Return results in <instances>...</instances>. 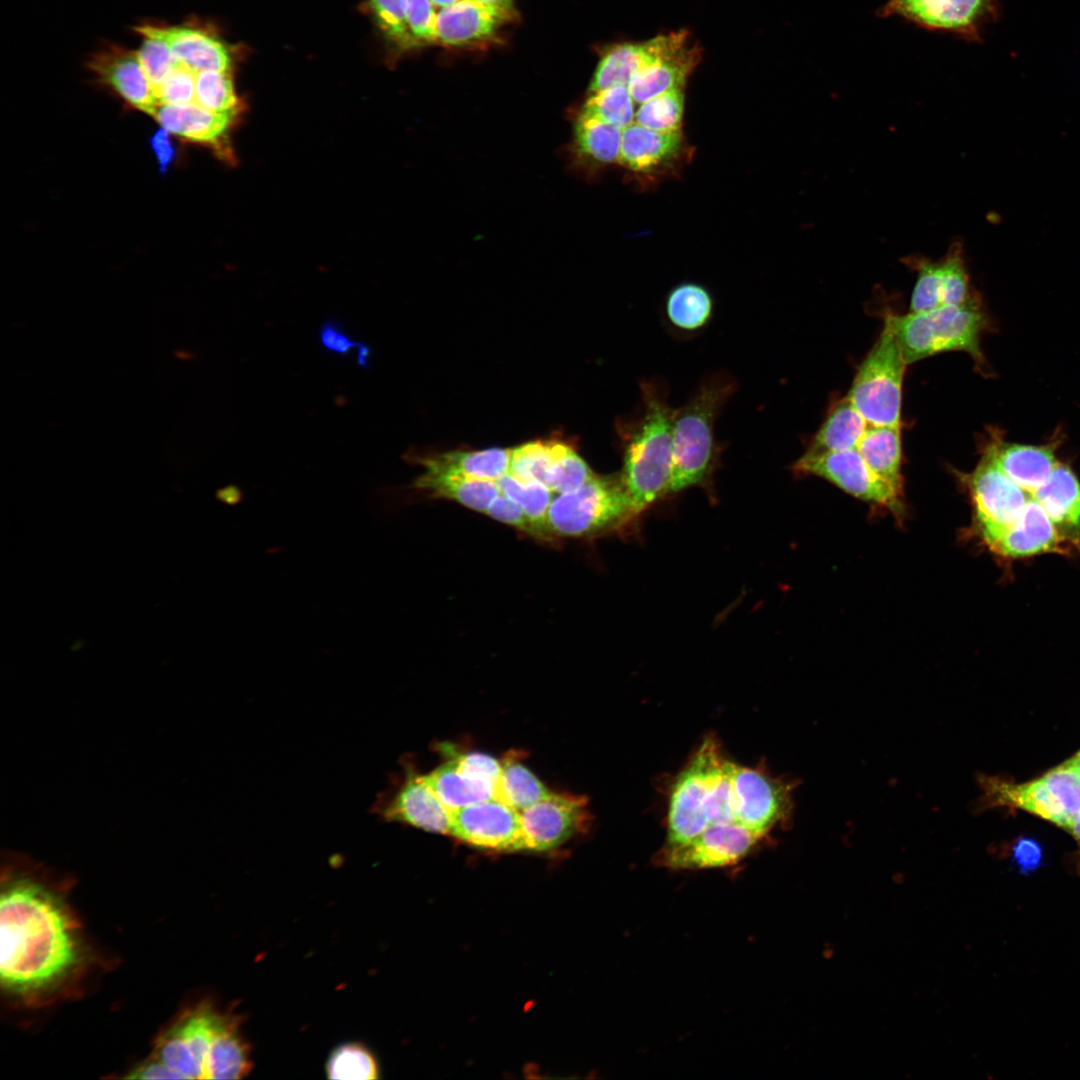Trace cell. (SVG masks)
Segmentation results:
<instances>
[{
    "label": "cell",
    "instance_id": "obj_26",
    "mask_svg": "<svg viewBox=\"0 0 1080 1080\" xmlns=\"http://www.w3.org/2000/svg\"><path fill=\"white\" fill-rule=\"evenodd\" d=\"M1030 496L1043 506L1066 541L1079 542L1080 483L1067 465L1058 463L1044 484Z\"/></svg>",
    "mask_w": 1080,
    "mask_h": 1080
},
{
    "label": "cell",
    "instance_id": "obj_28",
    "mask_svg": "<svg viewBox=\"0 0 1080 1080\" xmlns=\"http://www.w3.org/2000/svg\"><path fill=\"white\" fill-rule=\"evenodd\" d=\"M714 301L704 286L684 282L673 287L664 301V320L674 334L693 336L712 321Z\"/></svg>",
    "mask_w": 1080,
    "mask_h": 1080
},
{
    "label": "cell",
    "instance_id": "obj_31",
    "mask_svg": "<svg viewBox=\"0 0 1080 1080\" xmlns=\"http://www.w3.org/2000/svg\"><path fill=\"white\" fill-rule=\"evenodd\" d=\"M241 1017L228 1014L214 1038L205 1071V1079H241L253 1067L251 1046L242 1036Z\"/></svg>",
    "mask_w": 1080,
    "mask_h": 1080
},
{
    "label": "cell",
    "instance_id": "obj_1",
    "mask_svg": "<svg viewBox=\"0 0 1080 1080\" xmlns=\"http://www.w3.org/2000/svg\"><path fill=\"white\" fill-rule=\"evenodd\" d=\"M0 898V979L27 995L54 986L79 962L77 927L62 899L39 879L7 870Z\"/></svg>",
    "mask_w": 1080,
    "mask_h": 1080
},
{
    "label": "cell",
    "instance_id": "obj_51",
    "mask_svg": "<svg viewBox=\"0 0 1080 1080\" xmlns=\"http://www.w3.org/2000/svg\"><path fill=\"white\" fill-rule=\"evenodd\" d=\"M1042 857L1040 845L1031 838L1024 837L1017 840L1012 849V859L1023 873L1036 870L1041 864Z\"/></svg>",
    "mask_w": 1080,
    "mask_h": 1080
},
{
    "label": "cell",
    "instance_id": "obj_41",
    "mask_svg": "<svg viewBox=\"0 0 1080 1080\" xmlns=\"http://www.w3.org/2000/svg\"><path fill=\"white\" fill-rule=\"evenodd\" d=\"M595 473L571 446L555 441L554 460L545 485L554 493L574 491L589 481Z\"/></svg>",
    "mask_w": 1080,
    "mask_h": 1080
},
{
    "label": "cell",
    "instance_id": "obj_8",
    "mask_svg": "<svg viewBox=\"0 0 1080 1080\" xmlns=\"http://www.w3.org/2000/svg\"><path fill=\"white\" fill-rule=\"evenodd\" d=\"M227 1016L208 1003L184 1011L156 1039L153 1055L181 1079H205L214 1038Z\"/></svg>",
    "mask_w": 1080,
    "mask_h": 1080
},
{
    "label": "cell",
    "instance_id": "obj_21",
    "mask_svg": "<svg viewBox=\"0 0 1080 1080\" xmlns=\"http://www.w3.org/2000/svg\"><path fill=\"white\" fill-rule=\"evenodd\" d=\"M88 66L128 104L151 116L154 114L158 102L136 50L110 47L93 56Z\"/></svg>",
    "mask_w": 1080,
    "mask_h": 1080
},
{
    "label": "cell",
    "instance_id": "obj_20",
    "mask_svg": "<svg viewBox=\"0 0 1080 1080\" xmlns=\"http://www.w3.org/2000/svg\"><path fill=\"white\" fill-rule=\"evenodd\" d=\"M978 782L983 792L980 808H1017L1068 830L1071 820L1043 775L1023 783L982 775Z\"/></svg>",
    "mask_w": 1080,
    "mask_h": 1080
},
{
    "label": "cell",
    "instance_id": "obj_48",
    "mask_svg": "<svg viewBox=\"0 0 1080 1080\" xmlns=\"http://www.w3.org/2000/svg\"><path fill=\"white\" fill-rule=\"evenodd\" d=\"M318 340L326 351L339 357H346L353 350L357 351L364 342L355 340L346 330L343 322L336 318H327L322 322L318 331Z\"/></svg>",
    "mask_w": 1080,
    "mask_h": 1080
},
{
    "label": "cell",
    "instance_id": "obj_46",
    "mask_svg": "<svg viewBox=\"0 0 1080 1080\" xmlns=\"http://www.w3.org/2000/svg\"><path fill=\"white\" fill-rule=\"evenodd\" d=\"M196 74L176 59L170 72L154 90L158 105H181L194 102Z\"/></svg>",
    "mask_w": 1080,
    "mask_h": 1080
},
{
    "label": "cell",
    "instance_id": "obj_49",
    "mask_svg": "<svg viewBox=\"0 0 1080 1080\" xmlns=\"http://www.w3.org/2000/svg\"><path fill=\"white\" fill-rule=\"evenodd\" d=\"M486 515L490 518L517 528L530 536H534L531 524L520 505L503 494L501 491L487 509Z\"/></svg>",
    "mask_w": 1080,
    "mask_h": 1080
},
{
    "label": "cell",
    "instance_id": "obj_36",
    "mask_svg": "<svg viewBox=\"0 0 1080 1080\" xmlns=\"http://www.w3.org/2000/svg\"><path fill=\"white\" fill-rule=\"evenodd\" d=\"M500 491L517 502L523 509L534 532V537L550 539L548 510L554 493L540 482H521L509 474L498 479Z\"/></svg>",
    "mask_w": 1080,
    "mask_h": 1080
},
{
    "label": "cell",
    "instance_id": "obj_6",
    "mask_svg": "<svg viewBox=\"0 0 1080 1080\" xmlns=\"http://www.w3.org/2000/svg\"><path fill=\"white\" fill-rule=\"evenodd\" d=\"M638 516L619 473L595 474L580 488L552 499L548 529L551 536L592 537L623 529Z\"/></svg>",
    "mask_w": 1080,
    "mask_h": 1080
},
{
    "label": "cell",
    "instance_id": "obj_18",
    "mask_svg": "<svg viewBox=\"0 0 1080 1080\" xmlns=\"http://www.w3.org/2000/svg\"><path fill=\"white\" fill-rule=\"evenodd\" d=\"M375 812L389 822L408 824L428 832L451 833V812L428 785L424 775L408 771L389 797L378 800Z\"/></svg>",
    "mask_w": 1080,
    "mask_h": 1080
},
{
    "label": "cell",
    "instance_id": "obj_29",
    "mask_svg": "<svg viewBox=\"0 0 1080 1080\" xmlns=\"http://www.w3.org/2000/svg\"><path fill=\"white\" fill-rule=\"evenodd\" d=\"M511 449L452 451L430 456L407 455L425 471L497 481L508 474Z\"/></svg>",
    "mask_w": 1080,
    "mask_h": 1080
},
{
    "label": "cell",
    "instance_id": "obj_43",
    "mask_svg": "<svg viewBox=\"0 0 1080 1080\" xmlns=\"http://www.w3.org/2000/svg\"><path fill=\"white\" fill-rule=\"evenodd\" d=\"M555 441L525 443L510 454L508 474L521 482H540L545 479L554 460Z\"/></svg>",
    "mask_w": 1080,
    "mask_h": 1080
},
{
    "label": "cell",
    "instance_id": "obj_27",
    "mask_svg": "<svg viewBox=\"0 0 1080 1080\" xmlns=\"http://www.w3.org/2000/svg\"><path fill=\"white\" fill-rule=\"evenodd\" d=\"M700 58L699 49L688 44L638 71L628 88L635 103L676 88H683Z\"/></svg>",
    "mask_w": 1080,
    "mask_h": 1080
},
{
    "label": "cell",
    "instance_id": "obj_32",
    "mask_svg": "<svg viewBox=\"0 0 1080 1080\" xmlns=\"http://www.w3.org/2000/svg\"><path fill=\"white\" fill-rule=\"evenodd\" d=\"M868 426L849 399L844 397L830 409L804 454L820 455L855 449Z\"/></svg>",
    "mask_w": 1080,
    "mask_h": 1080
},
{
    "label": "cell",
    "instance_id": "obj_40",
    "mask_svg": "<svg viewBox=\"0 0 1080 1080\" xmlns=\"http://www.w3.org/2000/svg\"><path fill=\"white\" fill-rule=\"evenodd\" d=\"M684 114L683 88L659 94L644 103L635 112V123L654 131H680Z\"/></svg>",
    "mask_w": 1080,
    "mask_h": 1080
},
{
    "label": "cell",
    "instance_id": "obj_56",
    "mask_svg": "<svg viewBox=\"0 0 1080 1080\" xmlns=\"http://www.w3.org/2000/svg\"><path fill=\"white\" fill-rule=\"evenodd\" d=\"M241 496V490L239 489V487L234 485L225 487L218 492V497L221 498L223 501L229 503H235L239 501Z\"/></svg>",
    "mask_w": 1080,
    "mask_h": 1080
},
{
    "label": "cell",
    "instance_id": "obj_14",
    "mask_svg": "<svg viewBox=\"0 0 1080 1080\" xmlns=\"http://www.w3.org/2000/svg\"><path fill=\"white\" fill-rule=\"evenodd\" d=\"M454 837L480 848L521 850L520 812L492 798L451 811Z\"/></svg>",
    "mask_w": 1080,
    "mask_h": 1080
},
{
    "label": "cell",
    "instance_id": "obj_24",
    "mask_svg": "<svg viewBox=\"0 0 1080 1080\" xmlns=\"http://www.w3.org/2000/svg\"><path fill=\"white\" fill-rule=\"evenodd\" d=\"M510 19L501 12L474 0H461L437 10V43L463 47L488 42Z\"/></svg>",
    "mask_w": 1080,
    "mask_h": 1080
},
{
    "label": "cell",
    "instance_id": "obj_4",
    "mask_svg": "<svg viewBox=\"0 0 1080 1080\" xmlns=\"http://www.w3.org/2000/svg\"><path fill=\"white\" fill-rule=\"evenodd\" d=\"M737 388L733 377L717 372L706 377L689 401L674 410L673 471L668 496L699 487L712 490L721 446L715 423Z\"/></svg>",
    "mask_w": 1080,
    "mask_h": 1080
},
{
    "label": "cell",
    "instance_id": "obj_11",
    "mask_svg": "<svg viewBox=\"0 0 1080 1080\" xmlns=\"http://www.w3.org/2000/svg\"><path fill=\"white\" fill-rule=\"evenodd\" d=\"M767 836L739 823L712 825L691 840L665 846L656 863L670 869H703L732 865Z\"/></svg>",
    "mask_w": 1080,
    "mask_h": 1080
},
{
    "label": "cell",
    "instance_id": "obj_37",
    "mask_svg": "<svg viewBox=\"0 0 1080 1080\" xmlns=\"http://www.w3.org/2000/svg\"><path fill=\"white\" fill-rule=\"evenodd\" d=\"M497 799L521 812L551 792L513 754L503 760Z\"/></svg>",
    "mask_w": 1080,
    "mask_h": 1080
},
{
    "label": "cell",
    "instance_id": "obj_50",
    "mask_svg": "<svg viewBox=\"0 0 1080 1080\" xmlns=\"http://www.w3.org/2000/svg\"><path fill=\"white\" fill-rule=\"evenodd\" d=\"M459 766L475 778L493 784L498 791L502 764L482 753H466L455 757Z\"/></svg>",
    "mask_w": 1080,
    "mask_h": 1080
},
{
    "label": "cell",
    "instance_id": "obj_17",
    "mask_svg": "<svg viewBox=\"0 0 1080 1080\" xmlns=\"http://www.w3.org/2000/svg\"><path fill=\"white\" fill-rule=\"evenodd\" d=\"M241 112H215L195 102L181 105L159 104L152 115L160 126L187 141L206 145L226 161L234 155L229 141L230 132Z\"/></svg>",
    "mask_w": 1080,
    "mask_h": 1080
},
{
    "label": "cell",
    "instance_id": "obj_3",
    "mask_svg": "<svg viewBox=\"0 0 1080 1080\" xmlns=\"http://www.w3.org/2000/svg\"><path fill=\"white\" fill-rule=\"evenodd\" d=\"M735 765L714 738L704 740L672 786L665 845L683 844L712 825L742 824L733 783Z\"/></svg>",
    "mask_w": 1080,
    "mask_h": 1080
},
{
    "label": "cell",
    "instance_id": "obj_34",
    "mask_svg": "<svg viewBox=\"0 0 1080 1080\" xmlns=\"http://www.w3.org/2000/svg\"><path fill=\"white\" fill-rule=\"evenodd\" d=\"M856 449L872 472L902 493L900 426L869 425Z\"/></svg>",
    "mask_w": 1080,
    "mask_h": 1080
},
{
    "label": "cell",
    "instance_id": "obj_9",
    "mask_svg": "<svg viewBox=\"0 0 1080 1080\" xmlns=\"http://www.w3.org/2000/svg\"><path fill=\"white\" fill-rule=\"evenodd\" d=\"M877 15L979 42L984 27L999 16V6L997 0H887Z\"/></svg>",
    "mask_w": 1080,
    "mask_h": 1080
},
{
    "label": "cell",
    "instance_id": "obj_19",
    "mask_svg": "<svg viewBox=\"0 0 1080 1080\" xmlns=\"http://www.w3.org/2000/svg\"><path fill=\"white\" fill-rule=\"evenodd\" d=\"M688 44V33L659 35L642 43H621L609 48L600 59L589 85L591 93L629 84L641 69Z\"/></svg>",
    "mask_w": 1080,
    "mask_h": 1080
},
{
    "label": "cell",
    "instance_id": "obj_47",
    "mask_svg": "<svg viewBox=\"0 0 1080 1080\" xmlns=\"http://www.w3.org/2000/svg\"><path fill=\"white\" fill-rule=\"evenodd\" d=\"M436 19L431 0H407V24L414 47L437 43Z\"/></svg>",
    "mask_w": 1080,
    "mask_h": 1080
},
{
    "label": "cell",
    "instance_id": "obj_35",
    "mask_svg": "<svg viewBox=\"0 0 1080 1080\" xmlns=\"http://www.w3.org/2000/svg\"><path fill=\"white\" fill-rule=\"evenodd\" d=\"M622 130L579 115L574 125V147L583 162L602 167L619 160Z\"/></svg>",
    "mask_w": 1080,
    "mask_h": 1080
},
{
    "label": "cell",
    "instance_id": "obj_53",
    "mask_svg": "<svg viewBox=\"0 0 1080 1080\" xmlns=\"http://www.w3.org/2000/svg\"><path fill=\"white\" fill-rule=\"evenodd\" d=\"M128 1079H181L180 1076L172 1071L166 1064L160 1059L152 1055L144 1062L137 1065L129 1074L125 1076Z\"/></svg>",
    "mask_w": 1080,
    "mask_h": 1080
},
{
    "label": "cell",
    "instance_id": "obj_42",
    "mask_svg": "<svg viewBox=\"0 0 1080 1080\" xmlns=\"http://www.w3.org/2000/svg\"><path fill=\"white\" fill-rule=\"evenodd\" d=\"M194 102L215 112H241L231 71L209 70L196 74Z\"/></svg>",
    "mask_w": 1080,
    "mask_h": 1080
},
{
    "label": "cell",
    "instance_id": "obj_30",
    "mask_svg": "<svg viewBox=\"0 0 1080 1080\" xmlns=\"http://www.w3.org/2000/svg\"><path fill=\"white\" fill-rule=\"evenodd\" d=\"M412 487L432 497L453 500L480 513H486L500 493L496 481L430 471L417 477Z\"/></svg>",
    "mask_w": 1080,
    "mask_h": 1080
},
{
    "label": "cell",
    "instance_id": "obj_16",
    "mask_svg": "<svg viewBox=\"0 0 1080 1080\" xmlns=\"http://www.w3.org/2000/svg\"><path fill=\"white\" fill-rule=\"evenodd\" d=\"M682 131L659 132L632 123L622 130L618 162L635 176L656 178L688 159Z\"/></svg>",
    "mask_w": 1080,
    "mask_h": 1080
},
{
    "label": "cell",
    "instance_id": "obj_52",
    "mask_svg": "<svg viewBox=\"0 0 1080 1080\" xmlns=\"http://www.w3.org/2000/svg\"><path fill=\"white\" fill-rule=\"evenodd\" d=\"M170 135V132L161 127L150 138V146L157 158L159 171L163 174L168 171L176 156V149Z\"/></svg>",
    "mask_w": 1080,
    "mask_h": 1080
},
{
    "label": "cell",
    "instance_id": "obj_54",
    "mask_svg": "<svg viewBox=\"0 0 1080 1080\" xmlns=\"http://www.w3.org/2000/svg\"><path fill=\"white\" fill-rule=\"evenodd\" d=\"M483 5L489 6L505 16L510 20L515 16L514 0H474Z\"/></svg>",
    "mask_w": 1080,
    "mask_h": 1080
},
{
    "label": "cell",
    "instance_id": "obj_10",
    "mask_svg": "<svg viewBox=\"0 0 1080 1080\" xmlns=\"http://www.w3.org/2000/svg\"><path fill=\"white\" fill-rule=\"evenodd\" d=\"M964 480L980 534L991 545L1017 520L1030 495L1000 469L986 449L977 467Z\"/></svg>",
    "mask_w": 1080,
    "mask_h": 1080
},
{
    "label": "cell",
    "instance_id": "obj_38",
    "mask_svg": "<svg viewBox=\"0 0 1080 1080\" xmlns=\"http://www.w3.org/2000/svg\"><path fill=\"white\" fill-rule=\"evenodd\" d=\"M634 103L628 86L617 85L591 93L580 115L623 130L633 123Z\"/></svg>",
    "mask_w": 1080,
    "mask_h": 1080
},
{
    "label": "cell",
    "instance_id": "obj_33",
    "mask_svg": "<svg viewBox=\"0 0 1080 1080\" xmlns=\"http://www.w3.org/2000/svg\"><path fill=\"white\" fill-rule=\"evenodd\" d=\"M425 776L442 804L451 812L464 806L497 798V788L463 770L454 759Z\"/></svg>",
    "mask_w": 1080,
    "mask_h": 1080
},
{
    "label": "cell",
    "instance_id": "obj_22",
    "mask_svg": "<svg viewBox=\"0 0 1080 1080\" xmlns=\"http://www.w3.org/2000/svg\"><path fill=\"white\" fill-rule=\"evenodd\" d=\"M139 34L163 39L178 61L195 73L209 70L231 71V54L213 34L192 24L176 26L141 25Z\"/></svg>",
    "mask_w": 1080,
    "mask_h": 1080
},
{
    "label": "cell",
    "instance_id": "obj_13",
    "mask_svg": "<svg viewBox=\"0 0 1080 1080\" xmlns=\"http://www.w3.org/2000/svg\"><path fill=\"white\" fill-rule=\"evenodd\" d=\"M522 849L556 848L583 832L588 824L587 801L582 796L550 793L520 812Z\"/></svg>",
    "mask_w": 1080,
    "mask_h": 1080
},
{
    "label": "cell",
    "instance_id": "obj_23",
    "mask_svg": "<svg viewBox=\"0 0 1080 1080\" xmlns=\"http://www.w3.org/2000/svg\"><path fill=\"white\" fill-rule=\"evenodd\" d=\"M1066 542L1043 506L1030 496L1017 520L989 546L1002 556L1022 558L1060 551Z\"/></svg>",
    "mask_w": 1080,
    "mask_h": 1080
},
{
    "label": "cell",
    "instance_id": "obj_55",
    "mask_svg": "<svg viewBox=\"0 0 1080 1080\" xmlns=\"http://www.w3.org/2000/svg\"><path fill=\"white\" fill-rule=\"evenodd\" d=\"M372 355H373L372 347L367 342L364 341L363 344L361 345V347L356 351L355 358H356L357 365L360 368L364 369V370L371 369Z\"/></svg>",
    "mask_w": 1080,
    "mask_h": 1080
},
{
    "label": "cell",
    "instance_id": "obj_59",
    "mask_svg": "<svg viewBox=\"0 0 1080 1080\" xmlns=\"http://www.w3.org/2000/svg\"><path fill=\"white\" fill-rule=\"evenodd\" d=\"M459 1L461 0H431L432 4L435 6L436 9H441L443 7L453 5Z\"/></svg>",
    "mask_w": 1080,
    "mask_h": 1080
},
{
    "label": "cell",
    "instance_id": "obj_12",
    "mask_svg": "<svg viewBox=\"0 0 1080 1080\" xmlns=\"http://www.w3.org/2000/svg\"><path fill=\"white\" fill-rule=\"evenodd\" d=\"M792 470L798 475L824 478L854 497L896 512L901 507V494L872 472L856 448L820 455L803 454Z\"/></svg>",
    "mask_w": 1080,
    "mask_h": 1080
},
{
    "label": "cell",
    "instance_id": "obj_45",
    "mask_svg": "<svg viewBox=\"0 0 1080 1080\" xmlns=\"http://www.w3.org/2000/svg\"><path fill=\"white\" fill-rule=\"evenodd\" d=\"M141 35L143 41L136 53L146 78L155 90L174 66L176 58L163 39L149 34Z\"/></svg>",
    "mask_w": 1080,
    "mask_h": 1080
},
{
    "label": "cell",
    "instance_id": "obj_25",
    "mask_svg": "<svg viewBox=\"0 0 1080 1080\" xmlns=\"http://www.w3.org/2000/svg\"><path fill=\"white\" fill-rule=\"evenodd\" d=\"M1000 469L1031 495L1048 479L1059 463L1054 445H1025L992 439L985 448Z\"/></svg>",
    "mask_w": 1080,
    "mask_h": 1080
},
{
    "label": "cell",
    "instance_id": "obj_44",
    "mask_svg": "<svg viewBox=\"0 0 1080 1080\" xmlns=\"http://www.w3.org/2000/svg\"><path fill=\"white\" fill-rule=\"evenodd\" d=\"M369 1L376 22L385 37L400 48H413L407 24V0Z\"/></svg>",
    "mask_w": 1080,
    "mask_h": 1080
},
{
    "label": "cell",
    "instance_id": "obj_15",
    "mask_svg": "<svg viewBox=\"0 0 1080 1080\" xmlns=\"http://www.w3.org/2000/svg\"><path fill=\"white\" fill-rule=\"evenodd\" d=\"M917 279L911 295L910 312H922L948 305H959L976 294L959 243L953 244L938 261L916 259L912 262Z\"/></svg>",
    "mask_w": 1080,
    "mask_h": 1080
},
{
    "label": "cell",
    "instance_id": "obj_57",
    "mask_svg": "<svg viewBox=\"0 0 1080 1080\" xmlns=\"http://www.w3.org/2000/svg\"><path fill=\"white\" fill-rule=\"evenodd\" d=\"M1067 832L1072 835L1080 847V811L1072 819Z\"/></svg>",
    "mask_w": 1080,
    "mask_h": 1080
},
{
    "label": "cell",
    "instance_id": "obj_7",
    "mask_svg": "<svg viewBox=\"0 0 1080 1080\" xmlns=\"http://www.w3.org/2000/svg\"><path fill=\"white\" fill-rule=\"evenodd\" d=\"M907 363L890 323L855 374L847 398L873 426H900L902 385Z\"/></svg>",
    "mask_w": 1080,
    "mask_h": 1080
},
{
    "label": "cell",
    "instance_id": "obj_58",
    "mask_svg": "<svg viewBox=\"0 0 1080 1080\" xmlns=\"http://www.w3.org/2000/svg\"><path fill=\"white\" fill-rule=\"evenodd\" d=\"M1061 765L1080 774V751L1061 763Z\"/></svg>",
    "mask_w": 1080,
    "mask_h": 1080
},
{
    "label": "cell",
    "instance_id": "obj_39",
    "mask_svg": "<svg viewBox=\"0 0 1080 1080\" xmlns=\"http://www.w3.org/2000/svg\"><path fill=\"white\" fill-rule=\"evenodd\" d=\"M329 1079L373 1080L379 1078L374 1055L363 1044L349 1042L337 1046L326 1063Z\"/></svg>",
    "mask_w": 1080,
    "mask_h": 1080
},
{
    "label": "cell",
    "instance_id": "obj_5",
    "mask_svg": "<svg viewBox=\"0 0 1080 1080\" xmlns=\"http://www.w3.org/2000/svg\"><path fill=\"white\" fill-rule=\"evenodd\" d=\"M885 319L907 365L951 351L966 352L976 362H983L980 336L987 318L976 295L963 304L904 315L887 313Z\"/></svg>",
    "mask_w": 1080,
    "mask_h": 1080
},
{
    "label": "cell",
    "instance_id": "obj_2",
    "mask_svg": "<svg viewBox=\"0 0 1080 1080\" xmlns=\"http://www.w3.org/2000/svg\"><path fill=\"white\" fill-rule=\"evenodd\" d=\"M641 410L617 424L623 466L619 473L640 515L668 497L673 471V416L668 390L655 379L640 383Z\"/></svg>",
    "mask_w": 1080,
    "mask_h": 1080
}]
</instances>
